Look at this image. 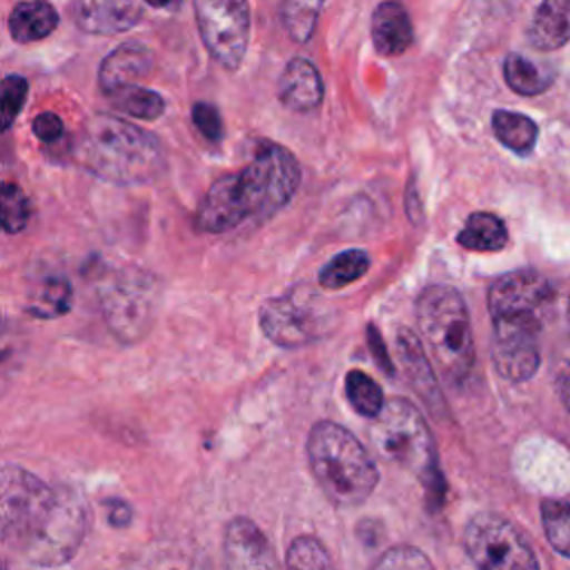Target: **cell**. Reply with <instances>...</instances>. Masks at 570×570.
Instances as JSON below:
<instances>
[{
    "label": "cell",
    "instance_id": "obj_1",
    "mask_svg": "<svg viewBox=\"0 0 570 570\" xmlns=\"http://www.w3.org/2000/svg\"><path fill=\"white\" fill-rule=\"evenodd\" d=\"M87 510L69 488H53L18 465L0 468V541L38 566L69 561L82 543Z\"/></svg>",
    "mask_w": 570,
    "mask_h": 570
},
{
    "label": "cell",
    "instance_id": "obj_2",
    "mask_svg": "<svg viewBox=\"0 0 570 570\" xmlns=\"http://www.w3.org/2000/svg\"><path fill=\"white\" fill-rule=\"evenodd\" d=\"M301 167L296 156L272 140H261L252 160L236 174L212 183L194 223L203 234H223L245 220L263 223L278 214L296 194Z\"/></svg>",
    "mask_w": 570,
    "mask_h": 570
},
{
    "label": "cell",
    "instance_id": "obj_3",
    "mask_svg": "<svg viewBox=\"0 0 570 570\" xmlns=\"http://www.w3.org/2000/svg\"><path fill=\"white\" fill-rule=\"evenodd\" d=\"M80 165L100 180L131 187L151 183L165 165L158 138L118 116H91L78 136Z\"/></svg>",
    "mask_w": 570,
    "mask_h": 570
},
{
    "label": "cell",
    "instance_id": "obj_4",
    "mask_svg": "<svg viewBox=\"0 0 570 570\" xmlns=\"http://www.w3.org/2000/svg\"><path fill=\"white\" fill-rule=\"evenodd\" d=\"M307 461L325 497L341 505H361L379 483V468L363 443L343 425L318 421L307 436Z\"/></svg>",
    "mask_w": 570,
    "mask_h": 570
},
{
    "label": "cell",
    "instance_id": "obj_5",
    "mask_svg": "<svg viewBox=\"0 0 570 570\" xmlns=\"http://www.w3.org/2000/svg\"><path fill=\"white\" fill-rule=\"evenodd\" d=\"M416 323L430 354L452 385L463 383L474 367V338L463 296L450 285H430L416 301Z\"/></svg>",
    "mask_w": 570,
    "mask_h": 570
},
{
    "label": "cell",
    "instance_id": "obj_6",
    "mask_svg": "<svg viewBox=\"0 0 570 570\" xmlns=\"http://www.w3.org/2000/svg\"><path fill=\"white\" fill-rule=\"evenodd\" d=\"M372 441L385 459L419 476L430 499H441L443 476L434 439L414 403L401 396L387 399L372 421Z\"/></svg>",
    "mask_w": 570,
    "mask_h": 570
},
{
    "label": "cell",
    "instance_id": "obj_7",
    "mask_svg": "<svg viewBox=\"0 0 570 570\" xmlns=\"http://www.w3.org/2000/svg\"><path fill=\"white\" fill-rule=\"evenodd\" d=\"M102 318L120 343L142 341L154 323L158 281L151 272L125 265L107 274L98 287Z\"/></svg>",
    "mask_w": 570,
    "mask_h": 570
},
{
    "label": "cell",
    "instance_id": "obj_8",
    "mask_svg": "<svg viewBox=\"0 0 570 570\" xmlns=\"http://www.w3.org/2000/svg\"><path fill=\"white\" fill-rule=\"evenodd\" d=\"M463 546L476 570H539V559L525 537L499 514L472 517L463 532Z\"/></svg>",
    "mask_w": 570,
    "mask_h": 570
},
{
    "label": "cell",
    "instance_id": "obj_9",
    "mask_svg": "<svg viewBox=\"0 0 570 570\" xmlns=\"http://www.w3.org/2000/svg\"><path fill=\"white\" fill-rule=\"evenodd\" d=\"M200 40L225 69H238L249 45L247 0H194Z\"/></svg>",
    "mask_w": 570,
    "mask_h": 570
},
{
    "label": "cell",
    "instance_id": "obj_10",
    "mask_svg": "<svg viewBox=\"0 0 570 570\" xmlns=\"http://www.w3.org/2000/svg\"><path fill=\"white\" fill-rule=\"evenodd\" d=\"M263 334L278 347H301L327 334V314L312 294L287 292L267 298L258 309Z\"/></svg>",
    "mask_w": 570,
    "mask_h": 570
},
{
    "label": "cell",
    "instance_id": "obj_11",
    "mask_svg": "<svg viewBox=\"0 0 570 570\" xmlns=\"http://www.w3.org/2000/svg\"><path fill=\"white\" fill-rule=\"evenodd\" d=\"M543 318L539 316H494L492 361L497 372L510 383L530 381L541 363Z\"/></svg>",
    "mask_w": 570,
    "mask_h": 570
},
{
    "label": "cell",
    "instance_id": "obj_12",
    "mask_svg": "<svg viewBox=\"0 0 570 570\" xmlns=\"http://www.w3.org/2000/svg\"><path fill=\"white\" fill-rule=\"evenodd\" d=\"M554 287L537 269H514L499 276L488 292V307L494 316H539L550 307Z\"/></svg>",
    "mask_w": 570,
    "mask_h": 570
},
{
    "label": "cell",
    "instance_id": "obj_13",
    "mask_svg": "<svg viewBox=\"0 0 570 570\" xmlns=\"http://www.w3.org/2000/svg\"><path fill=\"white\" fill-rule=\"evenodd\" d=\"M223 552L227 570H278L267 537L247 517H236L227 523Z\"/></svg>",
    "mask_w": 570,
    "mask_h": 570
},
{
    "label": "cell",
    "instance_id": "obj_14",
    "mask_svg": "<svg viewBox=\"0 0 570 570\" xmlns=\"http://www.w3.org/2000/svg\"><path fill=\"white\" fill-rule=\"evenodd\" d=\"M142 16V0H73L71 18L85 33L116 36L131 29Z\"/></svg>",
    "mask_w": 570,
    "mask_h": 570
},
{
    "label": "cell",
    "instance_id": "obj_15",
    "mask_svg": "<svg viewBox=\"0 0 570 570\" xmlns=\"http://www.w3.org/2000/svg\"><path fill=\"white\" fill-rule=\"evenodd\" d=\"M396 354H399V361L403 365V372H405L410 385L421 396V401L434 414L445 412V399L439 390V383H436L434 370L430 365V358L425 356V350H423L419 336L412 330L401 327L396 332Z\"/></svg>",
    "mask_w": 570,
    "mask_h": 570
},
{
    "label": "cell",
    "instance_id": "obj_16",
    "mask_svg": "<svg viewBox=\"0 0 570 570\" xmlns=\"http://www.w3.org/2000/svg\"><path fill=\"white\" fill-rule=\"evenodd\" d=\"M323 78L316 65L307 58H292L278 80V98L281 102L298 114L314 111L323 102Z\"/></svg>",
    "mask_w": 570,
    "mask_h": 570
},
{
    "label": "cell",
    "instance_id": "obj_17",
    "mask_svg": "<svg viewBox=\"0 0 570 570\" xmlns=\"http://www.w3.org/2000/svg\"><path fill=\"white\" fill-rule=\"evenodd\" d=\"M154 65V53L142 42H125L109 51L98 69V85L105 94L142 80Z\"/></svg>",
    "mask_w": 570,
    "mask_h": 570
},
{
    "label": "cell",
    "instance_id": "obj_18",
    "mask_svg": "<svg viewBox=\"0 0 570 570\" xmlns=\"http://www.w3.org/2000/svg\"><path fill=\"white\" fill-rule=\"evenodd\" d=\"M414 40L407 9L396 0L381 2L372 13V42L381 56H401Z\"/></svg>",
    "mask_w": 570,
    "mask_h": 570
},
{
    "label": "cell",
    "instance_id": "obj_19",
    "mask_svg": "<svg viewBox=\"0 0 570 570\" xmlns=\"http://www.w3.org/2000/svg\"><path fill=\"white\" fill-rule=\"evenodd\" d=\"M528 40L539 51H554L570 42V0H543L528 27Z\"/></svg>",
    "mask_w": 570,
    "mask_h": 570
},
{
    "label": "cell",
    "instance_id": "obj_20",
    "mask_svg": "<svg viewBox=\"0 0 570 570\" xmlns=\"http://www.w3.org/2000/svg\"><path fill=\"white\" fill-rule=\"evenodd\" d=\"M58 22H60V18L51 2L22 0V2L13 4L7 24H9V36L16 42L29 45V42L45 40L49 33H53Z\"/></svg>",
    "mask_w": 570,
    "mask_h": 570
},
{
    "label": "cell",
    "instance_id": "obj_21",
    "mask_svg": "<svg viewBox=\"0 0 570 570\" xmlns=\"http://www.w3.org/2000/svg\"><path fill=\"white\" fill-rule=\"evenodd\" d=\"M73 289L60 274H49L33 281L27 294V312L36 318H58L71 309Z\"/></svg>",
    "mask_w": 570,
    "mask_h": 570
},
{
    "label": "cell",
    "instance_id": "obj_22",
    "mask_svg": "<svg viewBox=\"0 0 570 570\" xmlns=\"http://www.w3.org/2000/svg\"><path fill=\"white\" fill-rule=\"evenodd\" d=\"M505 223L490 212H474L465 218L463 229L456 234L461 247L470 252H499L508 245Z\"/></svg>",
    "mask_w": 570,
    "mask_h": 570
},
{
    "label": "cell",
    "instance_id": "obj_23",
    "mask_svg": "<svg viewBox=\"0 0 570 570\" xmlns=\"http://www.w3.org/2000/svg\"><path fill=\"white\" fill-rule=\"evenodd\" d=\"M492 129H494V136L501 140V145H505L508 149L521 156L534 149L537 136H539V127L530 116L519 111H508V109L494 111Z\"/></svg>",
    "mask_w": 570,
    "mask_h": 570
},
{
    "label": "cell",
    "instance_id": "obj_24",
    "mask_svg": "<svg viewBox=\"0 0 570 570\" xmlns=\"http://www.w3.org/2000/svg\"><path fill=\"white\" fill-rule=\"evenodd\" d=\"M503 76L508 87L519 96H539L550 89L552 73L537 67L521 53H508L503 60Z\"/></svg>",
    "mask_w": 570,
    "mask_h": 570
},
{
    "label": "cell",
    "instance_id": "obj_25",
    "mask_svg": "<svg viewBox=\"0 0 570 570\" xmlns=\"http://www.w3.org/2000/svg\"><path fill=\"white\" fill-rule=\"evenodd\" d=\"M107 98L118 111H122L131 118H140V120H156L165 111V98L158 91L147 89L142 85L120 87V89L107 94Z\"/></svg>",
    "mask_w": 570,
    "mask_h": 570
},
{
    "label": "cell",
    "instance_id": "obj_26",
    "mask_svg": "<svg viewBox=\"0 0 570 570\" xmlns=\"http://www.w3.org/2000/svg\"><path fill=\"white\" fill-rule=\"evenodd\" d=\"M370 269V256L365 249H343L334 258H330L318 272V283L323 289H341Z\"/></svg>",
    "mask_w": 570,
    "mask_h": 570
},
{
    "label": "cell",
    "instance_id": "obj_27",
    "mask_svg": "<svg viewBox=\"0 0 570 570\" xmlns=\"http://www.w3.org/2000/svg\"><path fill=\"white\" fill-rule=\"evenodd\" d=\"M27 354V341L18 325L0 314V399L18 376Z\"/></svg>",
    "mask_w": 570,
    "mask_h": 570
},
{
    "label": "cell",
    "instance_id": "obj_28",
    "mask_svg": "<svg viewBox=\"0 0 570 570\" xmlns=\"http://www.w3.org/2000/svg\"><path fill=\"white\" fill-rule=\"evenodd\" d=\"M33 216L31 200L20 185L0 180V232L20 234Z\"/></svg>",
    "mask_w": 570,
    "mask_h": 570
},
{
    "label": "cell",
    "instance_id": "obj_29",
    "mask_svg": "<svg viewBox=\"0 0 570 570\" xmlns=\"http://www.w3.org/2000/svg\"><path fill=\"white\" fill-rule=\"evenodd\" d=\"M323 0H283L281 22L292 40L298 45L307 42L316 29Z\"/></svg>",
    "mask_w": 570,
    "mask_h": 570
},
{
    "label": "cell",
    "instance_id": "obj_30",
    "mask_svg": "<svg viewBox=\"0 0 570 570\" xmlns=\"http://www.w3.org/2000/svg\"><path fill=\"white\" fill-rule=\"evenodd\" d=\"M541 525L554 552L570 559V501L566 499L541 501Z\"/></svg>",
    "mask_w": 570,
    "mask_h": 570
},
{
    "label": "cell",
    "instance_id": "obj_31",
    "mask_svg": "<svg viewBox=\"0 0 570 570\" xmlns=\"http://www.w3.org/2000/svg\"><path fill=\"white\" fill-rule=\"evenodd\" d=\"M345 396H347L350 405L361 416H367V419H374L385 403V396H383V390L379 387V383L361 370H350L345 374Z\"/></svg>",
    "mask_w": 570,
    "mask_h": 570
},
{
    "label": "cell",
    "instance_id": "obj_32",
    "mask_svg": "<svg viewBox=\"0 0 570 570\" xmlns=\"http://www.w3.org/2000/svg\"><path fill=\"white\" fill-rule=\"evenodd\" d=\"M287 570H336L327 548L309 534L296 537L285 554Z\"/></svg>",
    "mask_w": 570,
    "mask_h": 570
},
{
    "label": "cell",
    "instance_id": "obj_33",
    "mask_svg": "<svg viewBox=\"0 0 570 570\" xmlns=\"http://www.w3.org/2000/svg\"><path fill=\"white\" fill-rule=\"evenodd\" d=\"M29 96V82L20 73H9L0 80V134L9 131L22 111Z\"/></svg>",
    "mask_w": 570,
    "mask_h": 570
},
{
    "label": "cell",
    "instance_id": "obj_34",
    "mask_svg": "<svg viewBox=\"0 0 570 570\" xmlns=\"http://www.w3.org/2000/svg\"><path fill=\"white\" fill-rule=\"evenodd\" d=\"M372 570H434L430 557L414 546H394L381 554Z\"/></svg>",
    "mask_w": 570,
    "mask_h": 570
},
{
    "label": "cell",
    "instance_id": "obj_35",
    "mask_svg": "<svg viewBox=\"0 0 570 570\" xmlns=\"http://www.w3.org/2000/svg\"><path fill=\"white\" fill-rule=\"evenodd\" d=\"M191 120H194V127L200 131V136L207 138L209 142H218L223 138V131H225L223 118L212 102H196L191 107Z\"/></svg>",
    "mask_w": 570,
    "mask_h": 570
},
{
    "label": "cell",
    "instance_id": "obj_36",
    "mask_svg": "<svg viewBox=\"0 0 570 570\" xmlns=\"http://www.w3.org/2000/svg\"><path fill=\"white\" fill-rule=\"evenodd\" d=\"M31 129H33V134H36V138L40 142H53V140H58L62 136L65 122H62V118L58 114L42 111L40 116H36Z\"/></svg>",
    "mask_w": 570,
    "mask_h": 570
},
{
    "label": "cell",
    "instance_id": "obj_37",
    "mask_svg": "<svg viewBox=\"0 0 570 570\" xmlns=\"http://www.w3.org/2000/svg\"><path fill=\"white\" fill-rule=\"evenodd\" d=\"M554 387L559 392V399L563 407L570 412V350L559 358L554 370Z\"/></svg>",
    "mask_w": 570,
    "mask_h": 570
},
{
    "label": "cell",
    "instance_id": "obj_38",
    "mask_svg": "<svg viewBox=\"0 0 570 570\" xmlns=\"http://www.w3.org/2000/svg\"><path fill=\"white\" fill-rule=\"evenodd\" d=\"M105 508H107V517L109 523L114 528H125L131 521V508L127 501L122 499H105Z\"/></svg>",
    "mask_w": 570,
    "mask_h": 570
},
{
    "label": "cell",
    "instance_id": "obj_39",
    "mask_svg": "<svg viewBox=\"0 0 570 570\" xmlns=\"http://www.w3.org/2000/svg\"><path fill=\"white\" fill-rule=\"evenodd\" d=\"M367 341H370V347H372V352H374V356H376V363H379L387 374H392V361H390V356H387V352H385V345H383V341H381V336H379V332H376L374 325L367 327Z\"/></svg>",
    "mask_w": 570,
    "mask_h": 570
},
{
    "label": "cell",
    "instance_id": "obj_40",
    "mask_svg": "<svg viewBox=\"0 0 570 570\" xmlns=\"http://www.w3.org/2000/svg\"><path fill=\"white\" fill-rule=\"evenodd\" d=\"M142 2H147L149 7H154V9H167V11H174V9H178L180 7V2L183 0H142Z\"/></svg>",
    "mask_w": 570,
    "mask_h": 570
},
{
    "label": "cell",
    "instance_id": "obj_41",
    "mask_svg": "<svg viewBox=\"0 0 570 570\" xmlns=\"http://www.w3.org/2000/svg\"><path fill=\"white\" fill-rule=\"evenodd\" d=\"M568 325H570V298H568Z\"/></svg>",
    "mask_w": 570,
    "mask_h": 570
}]
</instances>
